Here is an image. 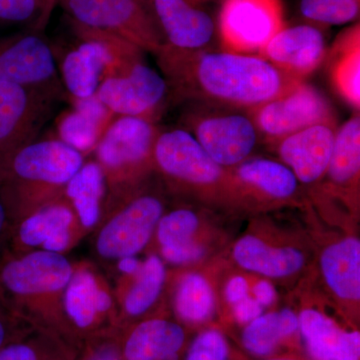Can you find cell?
Instances as JSON below:
<instances>
[{"mask_svg":"<svg viewBox=\"0 0 360 360\" xmlns=\"http://www.w3.org/2000/svg\"><path fill=\"white\" fill-rule=\"evenodd\" d=\"M155 56L177 96L210 105L250 111L302 82L250 54L184 51L165 45Z\"/></svg>","mask_w":360,"mask_h":360,"instance_id":"cell-1","label":"cell"},{"mask_svg":"<svg viewBox=\"0 0 360 360\" xmlns=\"http://www.w3.org/2000/svg\"><path fill=\"white\" fill-rule=\"evenodd\" d=\"M84 163L82 153L60 139L33 141L14 150L0 160V198L9 214L25 215L58 200Z\"/></svg>","mask_w":360,"mask_h":360,"instance_id":"cell-2","label":"cell"},{"mask_svg":"<svg viewBox=\"0 0 360 360\" xmlns=\"http://www.w3.org/2000/svg\"><path fill=\"white\" fill-rule=\"evenodd\" d=\"M63 253L27 251L0 264V285L26 319L40 321L41 328L63 333V293L75 272Z\"/></svg>","mask_w":360,"mask_h":360,"instance_id":"cell-3","label":"cell"},{"mask_svg":"<svg viewBox=\"0 0 360 360\" xmlns=\"http://www.w3.org/2000/svg\"><path fill=\"white\" fill-rule=\"evenodd\" d=\"M70 25L80 42L65 54L60 71L63 84L75 99L96 96L103 79L143 59L144 51L127 40L71 21Z\"/></svg>","mask_w":360,"mask_h":360,"instance_id":"cell-4","label":"cell"},{"mask_svg":"<svg viewBox=\"0 0 360 360\" xmlns=\"http://www.w3.org/2000/svg\"><path fill=\"white\" fill-rule=\"evenodd\" d=\"M160 129L153 120L120 116L104 130L97 143V162L105 175L111 196L134 188L153 165V148Z\"/></svg>","mask_w":360,"mask_h":360,"instance_id":"cell-5","label":"cell"},{"mask_svg":"<svg viewBox=\"0 0 360 360\" xmlns=\"http://www.w3.org/2000/svg\"><path fill=\"white\" fill-rule=\"evenodd\" d=\"M71 22L115 35L156 54L162 37L142 0H59Z\"/></svg>","mask_w":360,"mask_h":360,"instance_id":"cell-6","label":"cell"},{"mask_svg":"<svg viewBox=\"0 0 360 360\" xmlns=\"http://www.w3.org/2000/svg\"><path fill=\"white\" fill-rule=\"evenodd\" d=\"M186 125L206 153L224 168L236 167L250 158L260 139L250 111L224 106L193 111L187 115Z\"/></svg>","mask_w":360,"mask_h":360,"instance_id":"cell-7","label":"cell"},{"mask_svg":"<svg viewBox=\"0 0 360 360\" xmlns=\"http://www.w3.org/2000/svg\"><path fill=\"white\" fill-rule=\"evenodd\" d=\"M224 51L259 52L285 26L281 0H224L217 18Z\"/></svg>","mask_w":360,"mask_h":360,"instance_id":"cell-8","label":"cell"},{"mask_svg":"<svg viewBox=\"0 0 360 360\" xmlns=\"http://www.w3.org/2000/svg\"><path fill=\"white\" fill-rule=\"evenodd\" d=\"M163 212V201L155 194L130 195L98 231L96 239L97 255L108 260L139 255L148 245Z\"/></svg>","mask_w":360,"mask_h":360,"instance_id":"cell-9","label":"cell"},{"mask_svg":"<svg viewBox=\"0 0 360 360\" xmlns=\"http://www.w3.org/2000/svg\"><path fill=\"white\" fill-rule=\"evenodd\" d=\"M66 333L96 338L116 326L115 296L89 265L75 266L63 298Z\"/></svg>","mask_w":360,"mask_h":360,"instance_id":"cell-10","label":"cell"},{"mask_svg":"<svg viewBox=\"0 0 360 360\" xmlns=\"http://www.w3.org/2000/svg\"><path fill=\"white\" fill-rule=\"evenodd\" d=\"M250 113L260 136L276 143L312 125L335 123L328 99L302 82Z\"/></svg>","mask_w":360,"mask_h":360,"instance_id":"cell-11","label":"cell"},{"mask_svg":"<svg viewBox=\"0 0 360 360\" xmlns=\"http://www.w3.org/2000/svg\"><path fill=\"white\" fill-rule=\"evenodd\" d=\"M169 92L165 77L141 59L120 75L103 79L96 96L111 113L155 122Z\"/></svg>","mask_w":360,"mask_h":360,"instance_id":"cell-12","label":"cell"},{"mask_svg":"<svg viewBox=\"0 0 360 360\" xmlns=\"http://www.w3.org/2000/svg\"><path fill=\"white\" fill-rule=\"evenodd\" d=\"M58 68L51 44L39 32L0 37V80L58 96ZM59 96V94H58Z\"/></svg>","mask_w":360,"mask_h":360,"instance_id":"cell-13","label":"cell"},{"mask_svg":"<svg viewBox=\"0 0 360 360\" xmlns=\"http://www.w3.org/2000/svg\"><path fill=\"white\" fill-rule=\"evenodd\" d=\"M153 165L167 179L196 188L217 186L225 177V168L217 165L186 129H160Z\"/></svg>","mask_w":360,"mask_h":360,"instance_id":"cell-14","label":"cell"},{"mask_svg":"<svg viewBox=\"0 0 360 360\" xmlns=\"http://www.w3.org/2000/svg\"><path fill=\"white\" fill-rule=\"evenodd\" d=\"M165 45L184 51H210L217 22L196 0H142Z\"/></svg>","mask_w":360,"mask_h":360,"instance_id":"cell-15","label":"cell"},{"mask_svg":"<svg viewBox=\"0 0 360 360\" xmlns=\"http://www.w3.org/2000/svg\"><path fill=\"white\" fill-rule=\"evenodd\" d=\"M53 97L0 80V160L34 141Z\"/></svg>","mask_w":360,"mask_h":360,"instance_id":"cell-16","label":"cell"},{"mask_svg":"<svg viewBox=\"0 0 360 360\" xmlns=\"http://www.w3.org/2000/svg\"><path fill=\"white\" fill-rule=\"evenodd\" d=\"M78 226L70 202L59 198L21 217L14 245L22 253L44 250L63 255L75 243Z\"/></svg>","mask_w":360,"mask_h":360,"instance_id":"cell-17","label":"cell"},{"mask_svg":"<svg viewBox=\"0 0 360 360\" xmlns=\"http://www.w3.org/2000/svg\"><path fill=\"white\" fill-rule=\"evenodd\" d=\"M326 52V39L321 26L300 23L284 26L259 51L279 70L302 80L321 65Z\"/></svg>","mask_w":360,"mask_h":360,"instance_id":"cell-18","label":"cell"},{"mask_svg":"<svg viewBox=\"0 0 360 360\" xmlns=\"http://www.w3.org/2000/svg\"><path fill=\"white\" fill-rule=\"evenodd\" d=\"M335 123H319L277 141L283 163L290 167L298 181L312 184L326 174L333 155Z\"/></svg>","mask_w":360,"mask_h":360,"instance_id":"cell-19","label":"cell"},{"mask_svg":"<svg viewBox=\"0 0 360 360\" xmlns=\"http://www.w3.org/2000/svg\"><path fill=\"white\" fill-rule=\"evenodd\" d=\"M298 329L314 360L360 359L359 331L342 330L319 310H302L298 316Z\"/></svg>","mask_w":360,"mask_h":360,"instance_id":"cell-20","label":"cell"},{"mask_svg":"<svg viewBox=\"0 0 360 360\" xmlns=\"http://www.w3.org/2000/svg\"><path fill=\"white\" fill-rule=\"evenodd\" d=\"M186 331L176 322L148 319L136 324L120 345L123 360H175L186 345Z\"/></svg>","mask_w":360,"mask_h":360,"instance_id":"cell-21","label":"cell"},{"mask_svg":"<svg viewBox=\"0 0 360 360\" xmlns=\"http://www.w3.org/2000/svg\"><path fill=\"white\" fill-rule=\"evenodd\" d=\"M233 258L243 269L272 278L292 276L305 262L302 251L266 245L252 236L239 239L234 245Z\"/></svg>","mask_w":360,"mask_h":360,"instance_id":"cell-22","label":"cell"},{"mask_svg":"<svg viewBox=\"0 0 360 360\" xmlns=\"http://www.w3.org/2000/svg\"><path fill=\"white\" fill-rule=\"evenodd\" d=\"M321 266L326 283L341 300L360 298V241L347 238L328 245L322 252Z\"/></svg>","mask_w":360,"mask_h":360,"instance_id":"cell-23","label":"cell"},{"mask_svg":"<svg viewBox=\"0 0 360 360\" xmlns=\"http://www.w3.org/2000/svg\"><path fill=\"white\" fill-rule=\"evenodd\" d=\"M106 179L97 161L84 162L65 186V200L70 202L80 229H91L103 217Z\"/></svg>","mask_w":360,"mask_h":360,"instance_id":"cell-24","label":"cell"},{"mask_svg":"<svg viewBox=\"0 0 360 360\" xmlns=\"http://www.w3.org/2000/svg\"><path fill=\"white\" fill-rule=\"evenodd\" d=\"M75 108L59 120V139L79 153L96 148L111 112L96 96L75 99Z\"/></svg>","mask_w":360,"mask_h":360,"instance_id":"cell-25","label":"cell"},{"mask_svg":"<svg viewBox=\"0 0 360 360\" xmlns=\"http://www.w3.org/2000/svg\"><path fill=\"white\" fill-rule=\"evenodd\" d=\"M234 168L233 175L243 186L276 200L292 198L298 180L290 167L269 158H248Z\"/></svg>","mask_w":360,"mask_h":360,"instance_id":"cell-26","label":"cell"},{"mask_svg":"<svg viewBox=\"0 0 360 360\" xmlns=\"http://www.w3.org/2000/svg\"><path fill=\"white\" fill-rule=\"evenodd\" d=\"M335 63L331 68L333 84L340 96L355 110L360 105L359 23L345 30L336 40Z\"/></svg>","mask_w":360,"mask_h":360,"instance_id":"cell-27","label":"cell"},{"mask_svg":"<svg viewBox=\"0 0 360 360\" xmlns=\"http://www.w3.org/2000/svg\"><path fill=\"white\" fill-rule=\"evenodd\" d=\"M297 329L298 316L290 309L259 315L243 330V345L250 354L266 356Z\"/></svg>","mask_w":360,"mask_h":360,"instance_id":"cell-28","label":"cell"},{"mask_svg":"<svg viewBox=\"0 0 360 360\" xmlns=\"http://www.w3.org/2000/svg\"><path fill=\"white\" fill-rule=\"evenodd\" d=\"M360 170V117L359 113L336 130L335 146L328 170L331 184L347 186L356 181Z\"/></svg>","mask_w":360,"mask_h":360,"instance_id":"cell-29","label":"cell"},{"mask_svg":"<svg viewBox=\"0 0 360 360\" xmlns=\"http://www.w3.org/2000/svg\"><path fill=\"white\" fill-rule=\"evenodd\" d=\"M134 276L122 300V314L129 319L146 314L160 297L167 278L165 264L158 255H150Z\"/></svg>","mask_w":360,"mask_h":360,"instance_id":"cell-30","label":"cell"},{"mask_svg":"<svg viewBox=\"0 0 360 360\" xmlns=\"http://www.w3.org/2000/svg\"><path fill=\"white\" fill-rule=\"evenodd\" d=\"M23 333L0 352V360H71V354L58 333L40 326Z\"/></svg>","mask_w":360,"mask_h":360,"instance_id":"cell-31","label":"cell"},{"mask_svg":"<svg viewBox=\"0 0 360 360\" xmlns=\"http://www.w3.org/2000/svg\"><path fill=\"white\" fill-rule=\"evenodd\" d=\"M174 307L182 321L189 323L207 321L214 311L212 286L200 274H186L177 285Z\"/></svg>","mask_w":360,"mask_h":360,"instance_id":"cell-32","label":"cell"},{"mask_svg":"<svg viewBox=\"0 0 360 360\" xmlns=\"http://www.w3.org/2000/svg\"><path fill=\"white\" fill-rule=\"evenodd\" d=\"M360 0H300L305 22L321 26L342 25L359 20Z\"/></svg>","mask_w":360,"mask_h":360,"instance_id":"cell-33","label":"cell"},{"mask_svg":"<svg viewBox=\"0 0 360 360\" xmlns=\"http://www.w3.org/2000/svg\"><path fill=\"white\" fill-rule=\"evenodd\" d=\"M198 225V214L187 208H179L162 215L156 227L160 248L191 243Z\"/></svg>","mask_w":360,"mask_h":360,"instance_id":"cell-34","label":"cell"},{"mask_svg":"<svg viewBox=\"0 0 360 360\" xmlns=\"http://www.w3.org/2000/svg\"><path fill=\"white\" fill-rule=\"evenodd\" d=\"M42 7L39 0H0V26H28L42 32Z\"/></svg>","mask_w":360,"mask_h":360,"instance_id":"cell-35","label":"cell"},{"mask_svg":"<svg viewBox=\"0 0 360 360\" xmlns=\"http://www.w3.org/2000/svg\"><path fill=\"white\" fill-rule=\"evenodd\" d=\"M229 347L224 335L217 329H208L196 336L186 360H229Z\"/></svg>","mask_w":360,"mask_h":360,"instance_id":"cell-36","label":"cell"},{"mask_svg":"<svg viewBox=\"0 0 360 360\" xmlns=\"http://www.w3.org/2000/svg\"><path fill=\"white\" fill-rule=\"evenodd\" d=\"M27 321L14 307L0 285V352L11 341L23 335L21 322Z\"/></svg>","mask_w":360,"mask_h":360,"instance_id":"cell-37","label":"cell"},{"mask_svg":"<svg viewBox=\"0 0 360 360\" xmlns=\"http://www.w3.org/2000/svg\"><path fill=\"white\" fill-rule=\"evenodd\" d=\"M82 360H123L120 345L108 333L97 336Z\"/></svg>","mask_w":360,"mask_h":360,"instance_id":"cell-38","label":"cell"},{"mask_svg":"<svg viewBox=\"0 0 360 360\" xmlns=\"http://www.w3.org/2000/svg\"><path fill=\"white\" fill-rule=\"evenodd\" d=\"M161 255L167 262L174 264H186L200 259L205 255V248L194 241L184 245L160 248Z\"/></svg>","mask_w":360,"mask_h":360,"instance_id":"cell-39","label":"cell"},{"mask_svg":"<svg viewBox=\"0 0 360 360\" xmlns=\"http://www.w3.org/2000/svg\"><path fill=\"white\" fill-rule=\"evenodd\" d=\"M262 305L255 298H251L248 295L234 304V314L241 323H250L253 319L262 315Z\"/></svg>","mask_w":360,"mask_h":360,"instance_id":"cell-40","label":"cell"},{"mask_svg":"<svg viewBox=\"0 0 360 360\" xmlns=\"http://www.w3.org/2000/svg\"><path fill=\"white\" fill-rule=\"evenodd\" d=\"M225 293H226L227 300L232 304H236L248 295V283L243 277H233L227 284Z\"/></svg>","mask_w":360,"mask_h":360,"instance_id":"cell-41","label":"cell"},{"mask_svg":"<svg viewBox=\"0 0 360 360\" xmlns=\"http://www.w3.org/2000/svg\"><path fill=\"white\" fill-rule=\"evenodd\" d=\"M253 295L255 296V300L259 303L262 307H267V305L272 304L276 300V292L274 286L269 283V281H259L253 288Z\"/></svg>","mask_w":360,"mask_h":360,"instance_id":"cell-42","label":"cell"},{"mask_svg":"<svg viewBox=\"0 0 360 360\" xmlns=\"http://www.w3.org/2000/svg\"><path fill=\"white\" fill-rule=\"evenodd\" d=\"M118 269L122 274L127 276H134L141 269L142 262H139L136 257H125L122 259L117 260Z\"/></svg>","mask_w":360,"mask_h":360,"instance_id":"cell-43","label":"cell"},{"mask_svg":"<svg viewBox=\"0 0 360 360\" xmlns=\"http://www.w3.org/2000/svg\"><path fill=\"white\" fill-rule=\"evenodd\" d=\"M42 7V18L41 25L42 30H44L45 26L49 23V18L54 7L59 4V0H39Z\"/></svg>","mask_w":360,"mask_h":360,"instance_id":"cell-44","label":"cell"},{"mask_svg":"<svg viewBox=\"0 0 360 360\" xmlns=\"http://www.w3.org/2000/svg\"><path fill=\"white\" fill-rule=\"evenodd\" d=\"M9 224V212L7 210L4 200L0 198V241L4 238V234L8 229Z\"/></svg>","mask_w":360,"mask_h":360,"instance_id":"cell-45","label":"cell"},{"mask_svg":"<svg viewBox=\"0 0 360 360\" xmlns=\"http://www.w3.org/2000/svg\"><path fill=\"white\" fill-rule=\"evenodd\" d=\"M267 360H293V359H267Z\"/></svg>","mask_w":360,"mask_h":360,"instance_id":"cell-46","label":"cell"},{"mask_svg":"<svg viewBox=\"0 0 360 360\" xmlns=\"http://www.w3.org/2000/svg\"><path fill=\"white\" fill-rule=\"evenodd\" d=\"M196 1L201 2V4H205L207 0H196Z\"/></svg>","mask_w":360,"mask_h":360,"instance_id":"cell-47","label":"cell"}]
</instances>
